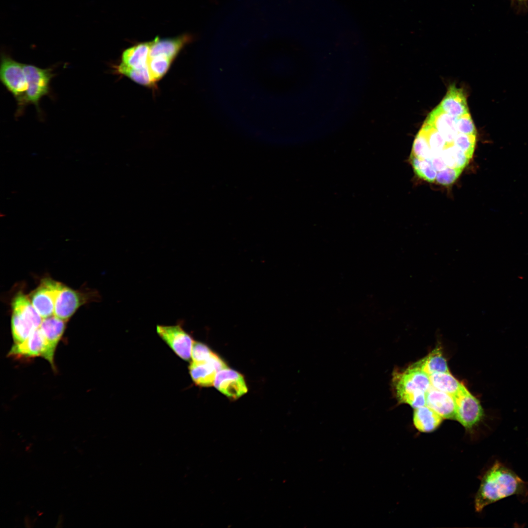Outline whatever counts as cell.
Listing matches in <instances>:
<instances>
[{"label":"cell","instance_id":"3","mask_svg":"<svg viewBox=\"0 0 528 528\" xmlns=\"http://www.w3.org/2000/svg\"><path fill=\"white\" fill-rule=\"evenodd\" d=\"M431 386L429 375L413 364L393 373L392 387L396 398L414 408L426 405V393Z\"/></svg>","mask_w":528,"mask_h":528},{"label":"cell","instance_id":"18","mask_svg":"<svg viewBox=\"0 0 528 528\" xmlns=\"http://www.w3.org/2000/svg\"><path fill=\"white\" fill-rule=\"evenodd\" d=\"M151 41L141 43L125 50L121 55V63L135 69L147 66Z\"/></svg>","mask_w":528,"mask_h":528},{"label":"cell","instance_id":"11","mask_svg":"<svg viewBox=\"0 0 528 528\" xmlns=\"http://www.w3.org/2000/svg\"><path fill=\"white\" fill-rule=\"evenodd\" d=\"M226 366L224 362L214 353L206 361H192L189 370L195 384L201 387H209L214 384L217 373Z\"/></svg>","mask_w":528,"mask_h":528},{"label":"cell","instance_id":"1","mask_svg":"<svg viewBox=\"0 0 528 528\" xmlns=\"http://www.w3.org/2000/svg\"><path fill=\"white\" fill-rule=\"evenodd\" d=\"M457 120L433 126L424 122L414 140L409 160L419 178L448 186L459 177L469 164L475 151L477 134L460 131Z\"/></svg>","mask_w":528,"mask_h":528},{"label":"cell","instance_id":"7","mask_svg":"<svg viewBox=\"0 0 528 528\" xmlns=\"http://www.w3.org/2000/svg\"><path fill=\"white\" fill-rule=\"evenodd\" d=\"M27 89L26 94L27 105H34L40 111L41 99L50 92V85L54 73L51 67L42 68L30 64H23Z\"/></svg>","mask_w":528,"mask_h":528},{"label":"cell","instance_id":"6","mask_svg":"<svg viewBox=\"0 0 528 528\" xmlns=\"http://www.w3.org/2000/svg\"><path fill=\"white\" fill-rule=\"evenodd\" d=\"M453 397L456 407L455 419L466 429L472 430L484 417L480 400L463 384Z\"/></svg>","mask_w":528,"mask_h":528},{"label":"cell","instance_id":"22","mask_svg":"<svg viewBox=\"0 0 528 528\" xmlns=\"http://www.w3.org/2000/svg\"><path fill=\"white\" fill-rule=\"evenodd\" d=\"M115 71L120 74L128 77L133 82L147 87H153L152 81L147 66L141 69H135L128 66L121 62L114 66Z\"/></svg>","mask_w":528,"mask_h":528},{"label":"cell","instance_id":"19","mask_svg":"<svg viewBox=\"0 0 528 528\" xmlns=\"http://www.w3.org/2000/svg\"><path fill=\"white\" fill-rule=\"evenodd\" d=\"M443 418L432 409L424 405L415 408L413 422L415 427L422 432H431L441 424Z\"/></svg>","mask_w":528,"mask_h":528},{"label":"cell","instance_id":"25","mask_svg":"<svg viewBox=\"0 0 528 528\" xmlns=\"http://www.w3.org/2000/svg\"><path fill=\"white\" fill-rule=\"evenodd\" d=\"M511 1L513 6L520 10L528 8V0H511Z\"/></svg>","mask_w":528,"mask_h":528},{"label":"cell","instance_id":"12","mask_svg":"<svg viewBox=\"0 0 528 528\" xmlns=\"http://www.w3.org/2000/svg\"><path fill=\"white\" fill-rule=\"evenodd\" d=\"M87 301L84 293L62 285L56 296L54 315L66 321Z\"/></svg>","mask_w":528,"mask_h":528},{"label":"cell","instance_id":"20","mask_svg":"<svg viewBox=\"0 0 528 528\" xmlns=\"http://www.w3.org/2000/svg\"><path fill=\"white\" fill-rule=\"evenodd\" d=\"M413 365L428 375L435 373L450 372L446 360L439 347Z\"/></svg>","mask_w":528,"mask_h":528},{"label":"cell","instance_id":"4","mask_svg":"<svg viewBox=\"0 0 528 528\" xmlns=\"http://www.w3.org/2000/svg\"><path fill=\"white\" fill-rule=\"evenodd\" d=\"M11 331L15 344L25 340L39 328L43 318L30 302L28 296L20 292L12 303Z\"/></svg>","mask_w":528,"mask_h":528},{"label":"cell","instance_id":"13","mask_svg":"<svg viewBox=\"0 0 528 528\" xmlns=\"http://www.w3.org/2000/svg\"><path fill=\"white\" fill-rule=\"evenodd\" d=\"M214 385L218 390L231 399H237L247 391L242 375L227 367L217 373Z\"/></svg>","mask_w":528,"mask_h":528},{"label":"cell","instance_id":"2","mask_svg":"<svg viewBox=\"0 0 528 528\" xmlns=\"http://www.w3.org/2000/svg\"><path fill=\"white\" fill-rule=\"evenodd\" d=\"M514 495L528 499V483L496 461L482 477L475 498L476 511L480 512L486 506Z\"/></svg>","mask_w":528,"mask_h":528},{"label":"cell","instance_id":"23","mask_svg":"<svg viewBox=\"0 0 528 528\" xmlns=\"http://www.w3.org/2000/svg\"><path fill=\"white\" fill-rule=\"evenodd\" d=\"M173 60L163 56L149 57L147 67L151 78L154 83L160 80L167 73Z\"/></svg>","mask_w":528,"mask_h":528},{"label":"cell","instance_id":"8","mask_svg":"<svg viewBox=\"0 0 528 528\" xmlns=\"http://www.w3.org/2000/svg\"><path fill=\"white\" fill-rule=\"evenodd\" d=\"M55 352L38 328L23 341L14 344L9 351L8 356L17 358L41 356L48 361L54 369Z\"/></svg>","mask_w":528,"mask_h":528},{"label":"cell","instance_id":"17","mask_svg":"<svg viewBox=\"0 0 528 528\" xmlns=\"http://www.w3.org/2000/svg\"><path fill=\"white\" fill-rule=\"evenodd\" d=\"M66 326V321L55 315L43 318L39 327L41 332L50 348L55 352Z\"/></svg>","mask_w":528,"mask_h":528},{"label":"cell","instance_id":"14","mask_svg":"<svg viewBox=\"0 0 528 528\" xmlns=\"http://www.w3.org/2000/svg\"><path fill=\"white\" fill-rule=\"evenodd\" d=\"M426 405L443 418L455 419L456 407L453 396L431 386L426 393Z\"/></svg>","mask_w":528,"mask_h":528},{"label":"cell","instance_id":"24","mask_svg":"<svg viewBox=\"0 0 528 528\" xmlns=\"http://www.w3.org/2000/svg\"><path fill=\"white\" fill-rule=\"evenodd\" d=\"M214 353L206 345L194 341L191 352V358L194 362L207 361Z\"/></svg>","mask_w":528,"mask_h":528},{"label":"cell","instance_id":"21","mask_svg":"<svg viewBox=\"0 0 528 528\" xmlns=\"http://www.w3.org/2000/svg\"><path fill=\"white\" fill-rule=\"evenodd\" d=\"M429 377L432 386L452 396L459 390L462 384L450 372L435 373L429 375Z\"/></svg>","mask_w":528,"mask_h":528},{"label":"cell","instance_id":"9","mask_svg":"<svg viewBox=\"0 0 528 528\" xmlns=\"http://www.w3.org/2000/svg\"><path fill=\"white\" fill-rule=\"evenodd\" d=\"M159 336L182 359L189 361L194 341L180 324L173 326L157 325Z\"/></svg>","mask_w":528,"mask_h":528},{"label":"cell","instance_id":"15","mask_svg":"<svg viewBox=\"0 0 528 528\" xmlns=\"http://www.w3.org/2000/svg\"><path fill=\"white\" fill-rule=\"evenodd\" d=\"M191 39V38L188 35L163 39L156 37L151 41L149 57L163 56L174 60Z\"/></svg>","mask_w":528,"mask_h":528},{"label":"cell","instance_id":"10","mask_svg":"<svg viewBox=\"0 0 528 528\" xmlns=\"http://www.w3.org/2000/svg\"><path fill=\"white\" fill-rule=\"evenodd\" d=\"M62 284L50 279H44L28 297L42 318L54 315L57 294Z\"/></svg>","mask_w":528,"mask_h":528},{"label":"cell","instance_id":"16","mask_svg":"<svg viewBox=\"0 0 528 528\" xmlns=\"http://www.w3.org/2000/svg\"><path fill=\"white\" fill-rule=\"evenodd\" d=\"M439 106L445 112L455 116L469 112L465 93L454 84L449 87L445 96Z\"/></svg>","mask_w":528,"mask_h":528},{"label":"cell","instance_id":"5","mask_svg":"<svg viewBox=\"0 0 528 528\" xmlns=\"http://www.w3.org/2000/svg\"><path fill=\"white\" fill-rule=\"evenodd\" d=\"M0 79L2 85L15 98L18 105L17 114L20 115L27 106V83L23 64L16 61L4 53L2 54Z\"/></svg>","mask_w":528,"mask_h":528}]
</instances>
